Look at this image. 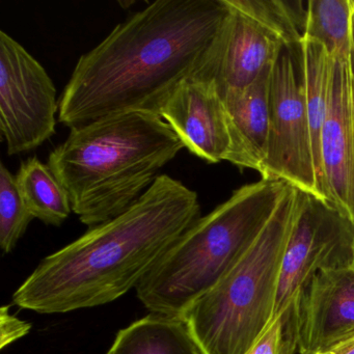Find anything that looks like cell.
<instances>
[{
  "label": "cell",
  "mask_w": 354,
  "mask_h": 354,
  "mask_svg": "<svg viewBox=\"0 0 354 354\" xmlns=\"http://www.w3.org/2000/svg\"><path fill=\"white\" fill-rule=\"evenodd\" d=\"M225 0H158L80 57L59 99L70 129L124 113L160 117L200 69L227 15Z\"/></svg>",
  "instance_id": "1"
},
{
  "label": "cell",
  "mask_w": 354,
  "mask_h": 354,
  "mask_svg": "<svg viewBox=\"0 0 354 354\" xmlns=\"http://www.w3.org/2000/svg\"><path fill=\"white\" fill-rule=\"evenodd\" d=\"M200 217L198 194L159 175L127 211L46 257L16 290L13 302L39 314L111 304L136 289Z\"/></svg>",
  "instance_id": "2"
},
{
  "label": "cell",
  "mask_w": 354,
  "mask_h": 354,
  "mask_svg": "<svg viewBox=\"0 0 354 354\" xmlns=\"http://www.w3.org/2000/svg\"><path fill=\"white\" fill-rule=\"evenodd\" d=\"M183 149L162 118L124 113L70 129L47 165L91 229L136 204Z\"/></svg>",
  "instance_id": "3"
},
{
  "label": "cell",
  "mask_w": 354,
  "mask_h": 354,
  "mask_svg": "<svg viewBox=\"0 0 354 354\" xmlns=\"http://www.w3.org/2000/svg\"><path fill=\"white\" fill-rule=\"evenodd\" d=\"M289 186L261 179L236 189L169 248L136 288L138 299L151 313L183 318L248 252Z\"/></svg>",
  "instance_id": "4"
},
{
  "label": "cell",
  "mask_w": 354,
  "mask_h": 354,
  "mask_svg": "<svg viewBox=\"0 0 354 354\" xmlns=\"http://www.w3.org/2000/svg\"><path fill=\"white\" fill-rule=\"evenodd\" d=\"M299 196V189L288 187L248 252L184 314L204 354H245L270 324Z\"/></svg>",
  "instance_id": "5"
},
{
  "label": "cell",
  "mask_w": 354,
  "mask_h": 354,
  "mask_svg": "<svg viewBox=\"0 0 354 354\" xmlns=\"http://www.w3.org/2000/svg\"><path fill=\"white\" fill-rule=\"evenodd\" d=\"M269 109L268 151L258 173L262 180L287 182L323 201L315 169L300 43L283 47L273 64Z\"/></svg>",
  "instance_id": "6"
},
{
  "label": "cell",
  "mask_w": 354,
  "mask_h": 354,
  "mask_svg": "<svg viewBox=\"0 0 354 354\" xmlns=\"http://www.w3.org/2000/svg\"><path fill=\"white\" fill-rule=\"evenodd\" d=\"M59 101L45 68L0 32V130L10 156L30 152L55 134Z\"/></svg>",
  "instance_id": "7"
},
{
  "label": "cell",
  "mask_w": 354,
  "mask_h": 354,
  "mask_svg": "<svg viewBox=\"0 0 354 354\" xmlns=\"http://www.w3.org/2000/svg\"><path fill=\"white\" fill-rule=\"evenodd\" d=\"M352 266L354 225L330 205L300 190L281 263L272 321L315 274Z\"/></svg>",
  "instance_id": "8"
},
{
  "label": "cell",
  "mask_w": 354,
  "mask_h": 354,
  "mask_svg": "<svg viewBox=\"0 0 354 354\" xmlns=\"http://www.w3.org/2000/svg\"><path fill=\"white\" fill-rule=\"evenodd\" d=\"M225 3L227 17L194 75L212 82L221 97L252 84L290 45L257 11L252 0Z\"/></svg>",
  "instance_id": "9"
},
{
  "label": "cell",
  "mask_w": 354,
  "mask_h": 354,
  "mask_svg": "<svg viewBox=\"0 0 354 354\" xmlns=\"http://www.w3.org/2000/svg\"><path fill=\"white\" fill-rule=\"evenodd\" d=\"M328 113L320 140L327 204L354 225V115L351 59H333Z\"/></svg>",
  "instance_id": "10"
},
{
  "label": "cell",
  "mask_w": 354,
  "mask_h": 354,
  "mask_svg": "<svg viewBox=\"0 0 354 354\" xmlns=\"http://www.w3.org/2000/svg\"><path fill=\"white\" fill-rule=\"evenodd\" d=\"M160 118L194 156L212 165L227 161L229 120L212 82L194 76L184 80L161 109Z\"/></svg>",
  "instance_id": "11"
},
{
  "label": "cell",
  "mask_w": 354,
  "mask_h": 354,
  "mask_svg": "<svg viewBox=\"0 0 354 354\" xmlns=\"http://www.w3.org/2000/svg\"><path fill=\"white\" fill-rule=\"evenodd\" d=\"M299 310V353L330 350L354 335V266L315 274Z\"/></svg>",
  "instance_id": "12"
},
{
  "label": "cell",
  "mask_w": 354,
  "mask_h": 354,
  "mask_svg": "<svg viewBox=\"0 0 354 354\" xmlns=\"http://www.w3.org/2000/svg\"><path fill=\"white\" fill-rule=\"evenodd\" d=\"M272 66L266 68L245 88L231 91L221 96L227 111L231 138L227 161L241 169L259 171L267 157Z\"/></svg>",
  "instance_id": "13"
},
{
  "label": "cell",
  "mask_w": 354,
  "mask_h": 354,
  "mask_svg": "<svg viewBox=\"0 0 354 354\" xmlns=\"http://www.w3.org/2000/svg\"><path fill=\"white\" fill-rule=\"evenodd\" d=\"M106 354H204L182 317L150 313L118 333Z\"/></svg>",
  "instance_id": "14"
},
{
  "label": "cell",
  "mask_w": 354,
  "mask_h": 354,
  "mask_svg": "<svg viewBox=\"0 0 354 354\" xmlns=\"http://www.w3.org/2000/svg\"><path fill=\"white\" fill-rule=\"evenodd\" d=\"M300 46H301L304 95H306V111H308V123H310V138H312L315 169H316L317 180H318L323 201L327 203L322 165H321L320 140L323 126L328 113L335 59L329 55L324 45L312 39L302 38Z\"/></svg>",
  "instance_id": "15"
},
{
  "label": "cell",
  "mask_w": 354,
  "mask_h": 354,
  "mask_svg": "<svg viewBox=\"0 0 354 354\" xmlns=\"http://www.w3.org/2000/svg\"><path fill=\"white\" fill-rule=\"evenodd\" d=\"M16 181L30 212L45 225L59 227L73 212L67 190L38 157L22 161Z\"/></svg>",
  "instance_id": "16"
},
{
  "label": "cell",
  "mask_w": 354,
  "mask_h": 354,
  "mask_svg": "<svg viewBox=\"0 0 354 354\" xmlns=\"http://www.w3.org/2000/svg\"><path fill=\"white\" fill-rule=\"evenodd\" d=\"M353 10L354 0H310L304 38L324 45L333 59H351Z\"/></svg>",
  "instance_id": "17"
},
{
  "label": "cell",
  "mask_w": 354,
  "mask_h": 354,
  "mask_svg": "<svg viewBox=\"0 0 354 354\" xmlns=\"http://www.w3.org/2000/svg\"><path fill=\"white\" fill-rule=\"evenodd\" d=\"M20 194L16 176L0 165V248L5 254L15 250L34 219Z\"/></svg>",
  "instance_id": "18"
},
{
  "label": "cell",
  "mask_w": 354,
  "mask_h": 354,
  "mask_svg": "<svg viewBox=\"0 0 354 354\" xmlns=\"http://www.w3.org/2000/svg\"><path fill=\"white\" fill-rule=\"evenodd\" d=\"M300 293L268 325L245 354H295L299 349Z\"/></svg>",
  "instance_id": "19"
},
{
  "label": "cell",
  "mask_w": 354,
  "mask_h": 354,
  "mask_svg": "<svg viewBox=\"0 0 354 354\" xmlns=\"http://www.w3.org/2000/svg\"><path fill=\"white\" fill-rule=\"evenodd\" d=\"M32 329V324L17 318L10 313V306L0 308V347H8L14 342L26 337Z\"/></svg>",
  "instance_id": "20"
},
{
  "label": "cell",
  "mask_w": 354,
  "mask_h": 354,
  "mask_svg": "<svg viewBox=\"0 0 354 354\" xmlns=\"http://www.w3.org/2000/svg\"><path fill=\"white\" fill-rule=\"evenodd\" d=\"M330 350L335 354H354V335H350Z\"/></svg>",
  "instance_id": "21"
},
{
  "label": "cell",
  "mask_w": 354,
  "mask_h": 354,
  "mask_svg": "<svg viewBox=\"0 0 354 354\" xmlns=\"http://www.w3.org/2000/svg\"><path fill=\"white\" fill-rule=\"evenodd\" d=\"M351 90H352V103H353V115H354V47H352V53H351Z\"/></svg>",
  "instance_id": "22"
},
{
  "label": "cell",
  "mask_w": 354,
  "mask_h": 354,
  "mask_svg": "<svg viewBox=\"0 0 354 354\" xmlns=\"http://www.w3.org/2000/svg\"><path fill=\"white\" fill-rule=\"evenodd\" d=\"M299 354H335L331 350H325V351H314V352H306V353Z\"/></svg>",
  "instance_id": "23"
},
{
  "label": "cell",
  "mask_w": 354,
  "mask_h": 354,
  "mask_svg": "<svg viewBox=\"0 0 354 354\" xmlns=\"http://www.w3.org/2000/svg\"><path fill=\"white\" fill-rule=\"evenodd\" d=\"M352 45H354V10L353 16H352Z\"/></svg>",
  "instance_id": "24"
}]
</instances>
